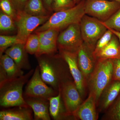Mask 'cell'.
Instances as JSON below:
<instances>
[{"label": "cell", "instance_id": "5bb4252c", "mask_svg": "<svg viewBox=\"0 0 120 120\" xmlns=\"http://www.w3.org/2000/svg\"><path fill=\"white\" fill-rule=\"evenodd\" d=\"M24 98L27 104L34 112V120H51L49 99L32 97Z\"/></svg>", "mask_w": 120, "mask_h": 120}, {"label": "cell", "instance_id": "5b68a950", "mask_svg": "<svg viewBox=\"0 0 120 120\" xmlns=\"http://www.w3.org/2000/svg\"><path fill=\"white\" fill-rule=\"evenodd\" d=\"M50 16H34L23 11H17L15 20L17 30L16 35L20 43L25 44L30 35L39 26L46 22Z\"/></svg>", "mask_w": 120, "mask_h": 120}, {"label": "cell", "instance_id": "6da1fadb", "mask_svg": "<svg viewBox=\"0 0 120 120\" xmlns=\"http://www.w3.org/2000/svg\"><path fill=\"white\" fill-rule=\"evenodd\" d=\"M37 57L41 77L43 81L57 91L62 85L71 80L68 68H66L58 56L43 55Z\"/></svg>", "mask_w": 120, "mask_h": 120}, {"label": "cell", "instance_id": "e0dca14e", "mask_svg": "<svg viewBox=\"0 0 120 120\" xmlns=\"http://www.w3.org/2000/svg\"><path fill=\"white\" fill-rule=\"evenodd\" d=\"M5 53L11 57L17 66L22 69H30V65L25 48V44L18 43L9 47Z\"/></svg>", "mask_w": 120, "mask_h": 120}, {"label": "cell", "instance_id": "8d00e7d4", "mask_svg": "<svg viewBox=\"0 0 120 120\" xmlns=\"http://www.w3.org/2000/svg\"><path fill=\"white\" fill-rule=\"evenodd\" d=\"M74 1L76 2V3H77V2H79V1L80 0H74Z\"/></svg>", "mask_w": 120, "mask_h": 120}, {"label": "cell", "instance_id": "7c38bea8", "mask_svg": "<svg viewBox=\"0 0 120 120\" xmlns=\"http://www.w3.org/2000/svg\"><path fill=\"white\" fill-rule=\"evenodd\" d=\"M61 57L68 65L71 75L82 98L85 96L87 81L78 65L77 53L60 51Z\"/></svg>", "mask_w": 120, "mask_h": 120}, {"label": "cell", "instance_id": "44dd1931", "mask_svg": "<svg viewBox=\"0 0 120 120\" xmlns=\"http://www.w3.org/2000/svg\"><path fill=\"white\" fill-rule=\"evenodd\" d=\"M23 11L34 16L49 15V11L45 7L42 0H29Z\"/></svg>", "mask_w": 120, "mask_h": 120}, {"label": "cell", "instance_id": "d6986e66", "mask_svg": "<svg viewBox=\"0 0 120 120\" xmlns=\"http://www.w3.org/2000/svg\"><path fill=\"white\" fill-rule=\"evenodd\" d=\"M94 54L97 60L120 59V43L117 37L113 34L109 43Z\"/></svg>", "mask_w": 120, "mask_h": 120}, {"label": "cell", "instance_id": "1f68e13d", "mask_svg": "<svg viewBox=\"0 0 120 120\" xmlns=\"http://www.w3.org/2000/svg\"><path fill=\"white\" fill-rule=\"evenodd\" d=\"M112 80L120 82V59H113Z\"/></svg>", "mask_w": 120, "mask_h": 120}, {"label": "cell", "instance_id": "603a6c76", "mask_svg": "<svg viewBox=\"0 0 120 120\" xmlns=\"http://www.w3.org/2000/svg\"><path fill=\"white\" fill-rule=\"evenodd\" d=\"M16 28L15 20L0 11V31L1 32H10Z\"/></svg>", "mask_w": 120, "mask_h": 120}, {"label": "cell", "instance_id": "f546056e", "mask_svg": "<svg viewBox=\"0 0 120 120\" xmlns=\"http://www.w3.org/2000/svg\"><path fill=\"white\" fill-rule=\"evenodd\" d=\"M109 117L110 120H120V96L110 110Z\"/></svg>", "mask_w": 120, "mask_h": 120}, {"label": "cell", "instance_id": "836d02e7", "mask_svg": "<svg viewBox=\"0 0 120 120\" xmlns=\"http://www.w3.org/2000/svg\"><path fill=\"white\" fill-rule=\"evenodd\" d=\"M46 8L49 12L52 11V0H42Z\"/></svg>", "mask_w": 120, "mask_h": 120}, {"label": "cell", "instance_id": "3957f363", "mask_svg": "<svg viewBox=\"0 0 120 120\" xmlns=\"http://www.w3.org/2000/svg\"><path fill=\"white\" fill-rule=\"evenodd\" d=\"M85 1V0L81 1L71 8L56 12L46 22L38 27L35 32H41L50 28L56 29L60 32L71 24L80 23L86 15Z\"/></svg>", "mask_w": 120, "mask_h": 120}, {"label": "cell", "instance_id": "e575fe53", "mask_svg": "<svg viewBox=\"0 0 120 120\" xmlns=\"http://www.w3.org/2000/svg\"><path fill=\"white\" fill-rule=\"evenodd\" d=\"M107 29L110 30L112 32L113 34L117 37L120 43V31H117L110 28H107Z\"/></svg>", "mask_w": 120, "mask_h": 120}, {"label": "cell", "instance_id": "4dcf8cb0", "mask_svg": "<svg viewBox=\"0 0 120 120\" xmlns=\"http://www.w3.org/2000/svg\"><path fill=\"white\" fill-rule=\"evenodd\" d=\"M59 32L60 31L56 29L50 28L44 31L37 32L45 38L57 41Z\"/></svg>", "mask_w": 120, "mask_h": 120}, {"label": "cell", "instance_id": "9c48e42d", "mask_svg": "<svg viewBox=\"0 0 120 120\" xmlns=\"http://www.w3.org/2000/svg\"><path fill=\"white\" fill-rule=\"evenodd\" d=\"M80 25L83 41L94 47L107 30L100 20L86 14L81 19Z\"/></svg>", "mask_w": 120, "mask_h": 120}, {"label": "cell", "instance_id": "4316f807", "mask_svg": "<svg viewBox=\"0 0 120 120\" xmlns=\"http://www.w3.org/2000/svg\"><path fill=\"white\" fill-rule=\"evenodd\" d=\"M101 22L107 28L120 31V8L107 20Z\"/></svg>", "mask_w": 120, "mask_h": 120}, {"label": "cell", "instance_id": "7402d4cb", "mask_svg": "<svg viewBox=\"0 0 120 120\" xmlns=\"http://www.w3.org/2000/svg\"><path fill=\"white\" fill-rule=\"evenodd\" d=\"M39 38V46L38 50L35 54L36 57L43 55L54 54L57 50V41L45 38L38 32Z\"/></svg>", "mask_w": 120, "mask_h": 120}, {"label": "cell", "instance_id": "8992f818", "mask_svg": "<svg viewBox=\"0 0 120 120\" xmlns=\"http://www.w3.org/2000/svg\"><path fill=\"white\" fill-rule=\"evenodd\" d=\"M83 42L80 23L71 24L62 30L57 41L60 51L76 53Z\"/></svg>", "mask_w": 120, "mask_h": 120}, {"label": "cell", "instance_id": "484cf974", "mask_svg": "<svg viewBox=\"0 0 120 120\" xmlns=\"http://www.w3.org/2000/svg\"><path fill=\"white\" fill-rule=\"evenodd\" d=\"M74 0H52V11L56 12L71 8L76 5Z\"/></svg>", "mask_w": 120, "mask_h": 120}, {"label": "cell", "instance_id": "ac0fdd59", "mask_svg": "<svg viewBox=\"0 0 120 120\" xmlns=\"http://www.w3.org/2000/svg\"><path fill=\"white\" fill-rule=\"evenodd\" d=\"M120 93V82L112 80L103 91L99 100L102 109H107L118 97Z\"/></svg>", "mask_w": 120, "mask_h": 120}, {"label": "cell", "instance_id": "f1b7e54d", "mask_svg": "<svg viewBox=\"0 0 120 120\" xmlns=\"http://www.w3.org/2000/svg\"><path fill=\"white\" fill-rule=\"evenodd\" d=\"M1 11L11 16L14 20L16 17L17 11L14 8L10 0H0Z\"/></svg>", "mask_w": 120, "mask_h": 120}, {"label": "cell", "instance_id": "d590c367", "mask_svg": "<svg viewBox=\"0 0 120 120\" xmlns=\"http://www.w3.org/2000/svg\"><path fill=\"white\" fill-rule=\"evenodd\" d=\"M109 0L113 1H116L120 3V0Z\"/></svg>", "mask_w": 120, "mask_h": 120}, {"label": "cell", "instance_id": "83f0119b", "mask_svg": "<svg viewBox=\"0 0 120 120\" xmlns=\"http://www.w3.org/2000/svg\"><path fill=\"white\" fill-rule=\"evenodd\" d=\"M113 35L112 32L107 29V30L98 39L96 43L95 46L94 53L99 51L106 46L112 40Z\"/></svg>", "mask_w": 120, "mask_h": 120}, {"label": "cell", "instance_id": "4fadbf2b", "mask_svg": "<svg viewBox=\"0 0 120 120\" xmlns=\"http://www.w3.org/2000/svg\"><path fill=\"white\" fill-rule=\"evenodd\" d=\"M24 75L14 60L6 54L0 56V82L19 77Z\"/></svg>", "mask_w": 120, "mask_h": 120}, {"label": "cell", "instance_id": "d6a6232c", "mask_svg": "<svg viewBox=\"0 0 120 120\" xmlns=\"http://www.w3.org/2000/svg\"><path fill=\"white\" fill-rule=\"evenodd\" d=\"M29 0H10L15 10L23 11L25 5Z\"/></svg>", "mask_w": 120, "mask_h": 120}, {"label": "cell", "instance_id": "ffe728a7", "mask_svg": "<svg viewBox=\"0 0 120 120\" xmlns=\"http://www.w3.org/2000/svg\"><path fill=\"white\" fill-rule=\"evenodd\" d=\"M49 112L50 117L53 120H61L69 116L61 97L60 90H59L57 95L49 99Z\"/></svg>", "mask_w": 120, "mask_h": 120}, {"label": "cell", "instance_id": "8fae6325", "mask_svg": "<svg viewBox=\"0 0 120 120\" xmlns=\"http://www.w3.org/2000/svg\"><path fill=\"white\" fill-rule=\"evenodd\" d=\"M94 48L84 42L77 53L78 65L87 83L97 64V60L94 55Z\"/></svg>", "mask_w": 120, "mask_h": 120}, {"label": "cell", "instance_id": "9a60e30c", "mask_svg": "<svg viewBox=\"0 0 120 120\" xmlns=\"http://www.w3.org/2000/svg\"><path fill=\"white\" fill-rule=\"evenodd\" d=\"M32 112V109L29 106L5 108L0 112V120H33Z\"/></svg>", "mask_w": 120, "mask_h": 120}, {"label": "cell", "instance_id": "cb8c5ba5", "mask_svg": "<svg viewBox=\"0 0 120 120\" xmlns=\"http://www.w3.org/2000/svg\"><path fill=\"white\" fill-rule=\"evenodd\" d=\"M39 46V38L36 32L31 34L28 37L25 44V48L27 53L35 55L38 50Z\"/></svg>", "mask_w": 120, "mask_h": 120}, {"label": "cell", "instance_id": "ba28073f", "mask_svg": "<svg viewBox=\"0 0 120 120\" xmlns=\"http://www.w3.org/2000/svg\"><path fill=\"white\" fill-rule=\"evenodd\" d=\"M58 92L49 86L41 77L38 66L35 69L31 78L27 83L23 92L24 98H40L49 99L58 94Z\"/></svg>", "mask_w": 120, "mask_h": 120}, {"label": "cell", "instance_id": "277c9868", "mask_svg": "<svg viewBox=\"0 0 120 120\" xmlns=\"http://www.w3.org/2000/svg\"><path fill=\"white\" fill-rule=\"evenodd\" d=\"M113 59H98L87 81L90 93L98 104L102 93L112 80Z\"/></svg>", "mask_w": 120, "mask_h": 120}, {"label": "cell", "instance_id": "2e32d148", "mask_svg": "<svg viewBox=\"0 0 120 120\" xmlns=\"http://www.w3.org/2000/svg\"><path fill=\"white\" fill-rule=\"evenodd\" d=\"M96 105L94 97L90 93L88 98L73 114V117L81 120H97L98 116L96 112Z\"/></svg>", "mask_w": 120, "mask_h": 120}, {"label": "cell", "instance_id": "52a82bcc", "mask_svg": "<svg viewBox=\"0 0 120 120\" xmlns=\"http://www.w3.org/2000/svg\"><path fill=\"white\" fill-rule=\"evenodd\" d=\"M120 8V3L109 0H86L84 11L86 15L104 22Z\"/></svg>", "mask_w": 120, "mask_h": 120}, {"label": "cell", "instance_id": "d4e9b609", "mask_svg": "<svg viewBox=\"0 0 120 120\" xmlns=\"http://www.w3.org/2000/svg\"><path fill=\"white\" fill-rule=\"evenodd\" d=\"M18 43H20L16 35L8 36L0 35V56L9 47Z\"/></svg>", "mask_w": 120, "mask_h": 120}, {"label": "cell", "instance_id": "30bf717a", "mask_svg": "<svg viewBox=\"0 0 120 120\" xmlns=\"http://www.w3.org/2000/svg\"><path fill=\"white\" fill-rule=\"evenodd\" d=\"M61 97L68 114L73 116L83 101L74 81L65 83L60 89Z\"/></svg>", "mask_w": 120, "mask_h": 120}, {"label": "cell", "instance_id": "7a4b0ae2", "mask_svg": "<svg viewBox=\"0 0 120 120\" xmlns=\"http://www.w3.org/2000/svg\"><path fill=\"white\" fill-rule=\"evenodd\" d=\"M32 69L25 75L0 82V105L4 108L27 106L23 97V87L32 76Z\"/></svg>", "mask_w": 120, "mask_h": 120}]
</instances>
